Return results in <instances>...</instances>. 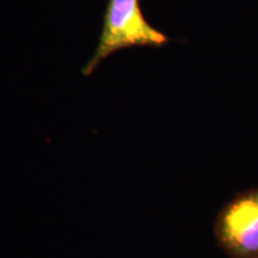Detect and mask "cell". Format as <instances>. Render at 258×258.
<instances>
[{
  "label": "cell",
  "mask_w": 258,
  "mask_h": 258,
  "mask_svg": "<svg viewBox=\"0 0 258 258\" xmlns=\"http://www.w3.org/2000/svg\"><path fill=\"white\" fill-rule=\"evenodd\" d=\"M167 42L169 37L146 21L140 0H109L99 42L82 73L85 77L91 76L102 61L117 50L133 47H161Z\"/></svg>",
  "instance_id": "1"
},
{
  "label": "cell",
  "mask_w": 258,
  "mask_h": 258,
  "mask_svg": "<svg viewBox=\"0 0 258 258\" xmlns=\"http://www.w3.org/2000/svg\"><path fill=\"white\" fill-rule=\"evenodd\" d=\"M226 246L238 253H258V191L244 196L226 209L219 222Z\"/></svg>",
  "instance_id": "2"
}]
</instances>
